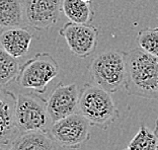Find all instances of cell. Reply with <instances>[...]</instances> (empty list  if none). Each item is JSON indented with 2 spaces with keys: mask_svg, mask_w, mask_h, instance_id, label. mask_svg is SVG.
Instances as JSON below:
<instances>
[{
  "mask_svg": "<svg viewBox=\"0 0 158 150\" xmlns=\"http://www.w3.org/2000/svg\"><path fill=\"white\" fill-rule=\"evenodd\" d=\"M125 89L131 96L158 101V57L141 48L127 53Z\"/></svg>",
  "mask_w": 158,
  "mask_h": 150,
  "instance_id": "6da1fadb",
  "label": "cell"
},
{
  "mask_svg": "<svg viewBox=\"0 0 158 150\" xmlns=\"http://www.w3.org/2000/svg\"><path fill=\"white\" fill-rule=\"evenodd\" d=\"M127 53L106 50L96 55L89 64V73L94 83L110 94L125 88L127 80Z\"/></svg>",
  "mask_w": 158,
  "mask_h": 150,
  "instance_id": "7a4b0ae2",
  "label": "cell"
},
{
  "mask_svg": "<svg viewBox=\"0 0 158 150\" xmlns=\"http://www.w3.org/2000/svg\"><path fill=\"white\" fill-rule=\"evenodd\" d=\"M79 113L91 126L102 129H106L120 116L110 92L92 83H85L79 92Z\"/></svg>",
  "mask_w": 158,
  "mask_h": 150,
  "instance_id": "3957f363",
  "label": "cell"
},
{
  "mask_svg": "<svg viewBox=\"0 0 158 150\" xmlns=\"http://www.w3.org/2000/svg\"><path fill=\"white\" fill-rule=\"evenodd\" d=\"M58 74L59 65L53 56L49 53H38L20 67L16 82L20 87L42 94Z\"/></svg>",
  "mask_w": 158,
  "mask_h": 150,
  "instance_id": "277c9868",
  "label": "cell"
},
{
  "mask_svg": "<svg viewBox=\"0 0 158 150\" xmlns=\"http://www.w3.org/2000/svg\"><path fill=\"white\" fill-rule=\"evenodd\" d=\"M16 123L19 133L50 131L53 122L48 112L47 99L34 91L17 95Z\"/></svg>",
  "mask_w": 158,
  "mask_h": 150,
  "instance_id": "5b68a950",
  "label": "cell"
},
{
  "mask_svg": "<svg viewBox=\"0 0 158 150\" xmlns=\"http://www.w3.org/2000/svg\"><path fill=\"white\" fill-rule=\"evenodd\" d=\"M90 126L85 117L76 113L53 123L50 133L58 145L78 149L90 139Z\"/></svg>",
  "mask_w": 158,
  "mask_h": 150,
  "instance_id": "8992f818",
  "label": "cell"
},
{
  "mask_svg": "<svg viewBox=\"0 0 158 150\" xmlns=\"http://www.w3.org/2000/svg\"><path fill=\"white\" fill-rule=\"evenodd\" d=\"M70 51L79 58H86L98 47V30L90 23H66L59 31Z\"/></svg>",
  "mask_w": 158,
  "mask_h": 150,
  "instance_id": "52a82bcc",
  "label": "cell"
},
{
  "mask_svg": "<svg viewBox=\"0 0 158 150\" xmlns=\"http://www.w3.org/2000/svg\"><path fill=\"white\" fill-rule=\"evenodd\" d=\"M24 17L35 31H46L58 23L63 0H23Z\"/></svg>",
  "mask_w": 158,
  "mask_h": 150,
  "instance_id": "ba28073f",
  "label": "cell"
},
{
  "mask_svg": "<svg viewBox=\"0 0 158 150\" xmlns=\"http://www.w3.org/2000/svg\"><path fill=\"white\" fill-rule=\"evenodd\" d=\"M48 112L55 123L70 115L79 113V91L75 83L59 82L47 99Z\"/></svg>",
  "mask_w": 158,
  "mask_h": 150,
  "instance_id": "9c48e42d",
  "label": "cell"
},
{
  "mask_svg": "<svg viewBox=\"0 0 158 150\" xmlns=\"http://www.w3.org/2000/svg\"><path fill=\"white\" fill-rule=\"evenodd\" d=\"M17 96L12 91L0 87V144L9 145L17 137Z\"/></svg>",
  "mask_w": 158,
  "mask_h": 150,
  "instance_id": "30bf717a",
  "label": "cell"
},
{
  "mask_svg": "<svg viewBox=\"0 0 158 150\" xmlns=\"http://www.w3.org/2000/svg\"><path fill=\"white\" fill-rule=\"evenodd\" d=\"M33 41V35L23 27H6L0 30V48L14 58L27 54Z\"/></svg>",
  "mask_w": 158,
  "mask_h": 150,
  "instance_id": "8fae6325",
  "label": "cell"
},
{
  "mask_svg": "<svg viewBox=\"0 0 158 150\" xmlns=\"http://www.w3.org/2000/svg\"><path fill=\"white\" fill-rule=\"evenodd\" d=\"M10 145V150H57L50 131L21 132Z\"/></svg>",
  "mask_w": 158,
  "mask_h": 150,
  "instance_id": "7c38bea8",
  "label": "cell"
},
{
  "mask_svg": "<svg viewBox=\"0 0 158 150\" xmlns=\"http://www.w3.org/2000/svg\"><path fill=\"white\" fill-rule=\"evenodd\" d=\"M23 20V0H0V28L21 27Z\"/></svg>",
  "mask_w": 158,
  "mask_h": 150,
  "instance_id": "4fadbf2b",
  "label": "cell"
},
{
  "mask_svg": "<svg viewBox=\"0 0 158 150\" xmlns=\"http://www.w3.org/2000/svg\"><path fill=\"white\" fill-rule=\"evenodd\" d=\"M62 11L69 21L75 23H90L94 19L90 2L84 0H63Z\"/></svg>",
  "mask_w": 158,
  "mask_h": 150,
  "instance_id": "5bb4252c",
  "label": "cell"
},
{
  "mask_svg": "<svg viewBox=\"0 0 158 150\" xmlns=\"http://www.w3.org/2000/svg\"><path fill=\"white\" fill-rule=\"evenodd\" d=\"M124 150H158V138L154 132L142 123L138 133Z\"/></svg>",
  "mask_w": 158,
  "mask_h": 150,
  "instance_id": "9a60e30c",
  "label": "cell"
},
{
  "mask_svg": "<svg viewBox=\"0 0 158 150\" xmlns=\"http://www.w3.org/2000/svg\"><path fill=\"white\" fill-rule=\"evenodd\" d=\"M20 66L16 58L0 48V87L6 86L16 80Z\"/></svg>",
  "mask_w": 158,
  "mask_h": 150,
  "instance_id": "2e32d148",
  "label": "cell"
},
{
  "mask_svg": "<svg viewBox=\"0 0 158 150\" xmlns=\"http://www.w3.org/2000/svg\"><path fill=\"white\" fill-rule=\"evenodd\" d=\"M137 43L139 48L158 57V31L156 28H146L140 31L137 35Z\"/></svg>",
  "mask_w": 158,
  "mask_h": 150,
  "instance_id": "e0dca14e",
  "label": "cell"
},
{
  "mask_svg": "<svg viewBox=\"0 0 158 150\" xmlns=\"http://www.w3.org/2000/svg\"><path fill=\"white\" fill-rule=\"evenodd\" d=\"M154 133L156 134V136L158 138V118L156 119V124H155V130H154Z\"/></svg>",
  "mask_w": 158,
  "mask_h": 150,
  "instance_id": "ac0fdd59",
  "label": "cell"
},
{
  "mask_svg": "<svg viewBox=\"0 0 158 150\" xmlns=\"http://www.w3.org/2000/svg\"><path fill=\"white\" fill-rule=\"evenodd\" d=\"M0 150H10V149L4 147V145H1V144H0Z\"/></svg>",
  "mask_w": 158,
  "mask_h": 150,
  "instance_id": "d6986e66",
  "label": "cell"
},
{
  "mask_svg": "<svg viewBox=\"0 0 158 150\" xmlns=\"http://www.w3.org/2000/svg\"><path fill=\"white\" fill-rule=\"evenodd\" d=\"M84 1H87V2H91L92 0H84Z\"/></svg>",
  "mask_w": 158,
  "mask_h": 150,
  "instance_id": "ffe728a7",
  "label": "cell"
},
{
  "mask_svg": "<svg viewBox=\"0 0 158 150\" xmlns=\"http://www.w3.org/2000/svg\"><path fill=\"white\" fill-rule=\"evenodd\" d=\"M155 28H156V30H157V31H158V27H155Z\"/></svg>",
  "mask_w": 158,
  "mask_h": 150,
  "instance_id": "44dd1931",
  "label": "cell"
}]
</instances>
